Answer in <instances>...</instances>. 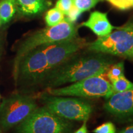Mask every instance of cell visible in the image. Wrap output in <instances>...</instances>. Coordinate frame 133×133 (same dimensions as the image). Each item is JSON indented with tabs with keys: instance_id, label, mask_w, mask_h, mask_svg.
<instances>
[{
	"instance_id": "16",
	"label": "cell",
	"mask_w": 133,
	"mask_h": 133,
	"mask_svg": "<svg viewBox=\"0 0 133 133\" xmlns=\"http://www.w3.org/2000/svg\"><path fill=\"white\" fill-rule=\"evenodd\" d=\"M111 83L112 85L114 94L124 92L133 88V83L129 81L124 76L116 79Z\"/></svg>"
},
{
	"instance_id": "13",
	"label": "cell",
	"mask_w": 133,
	"mask_h": 133,
	"mask_svg": "<svg viewBox=\"0 0 133 133\" xmlns=\"http://www.w3.org/2000/svg\"><path fill=\"white\" fill-rule=\"evenodd\" d=\"M15 0H3L0 3V19L2 24L11 21L16 11Z\"/></svg>"
},
{
	"instance_id": "19",
	"label": "cell",
	"mask_w": 133,
	"mask_h": 133,
	"mask_svg": "<svg viewBox=\"0 0 133 133\" xmlns=\"http://www.w3.org/2000/svg\"><path fill=\"white\" fill-rule=\"evenodd\" d=\"M94 133H116V128L112 122H107L92 131Z\"/></svg>"
},
{
	"instance_id": "26",
	"label": "cell",
	"mask_w": 133,
	"mask_h": 133,
	"mask_svg": "<svg viewBox=\"0 0 133 133\" xmlns=\"http://www.w3.org/2000/svg\"><path fill=\"white\" fill-rule=\"evenodd\" d=\"M0 133H3V132H2V131H1V129H0Z\"/></svg>"
},
{
	"instance_id": "21",
	"label": "cell",
	"mask_w": 133,
	"mask_h": 133,
	"mask_svg": "<svg viewBox=\"0 0 133 133\" xmlns=\"http://www.w3.org/2000/svg\"><path fill=\"white\" fill-rule=\"evenodd\" d=\"M73 4L74 0H57L56 8L64 15H66Z\"/></svg>"
},
{
	"instance_id": "4",
	"label": "cell",
	"mask_w": 133,
	"mask_h": 133,
	"mask_svg": "<svg viewBox=\"0 0 133 133\" xmlns=\"http://www.w3.org/2000/svg\"><path fill=\"white\" fill-rule=\"evenodd\" d=\"M47 94L56 96H71L83 98L105 97L114 94L112 83L103 75L92 76L61 88H48Z\"/></svg>"
},
{
	"instance_id": "12",
	"label": "cell",
	"mask_w": 133,
	"mask_h": 133,
	"mask_svg": "<svg viewBox=\"0 0 133 133\" xmlns=\"http://www.w3.org/2000/svg\"><path fill=\"white\" fill-rule=\"evenodd\" d=\"M15 2L21 12L28 16L42 12L51 4L47 0H15Z\"/></svg>"
},
{
	"instance_id": "15",
	"label": "cell",
	"mask_w": 133,
	"mask_h": 133,
	"mask_svg": "<svg viewBox=\"0 0 133 133\" xmlns=\"http://www.w3.org/2000/svg\"><path fill=\"white\" fill-rule=\"evenodd\" d=\"M124 66L123 62L114 63L110 66L107 71V75L111 83L124 75Z\"/></svg>"
},
{
	"instance_id": "9",
	"label": "cell",
	"mask_w": 133,
	"mask_h": 133,
	"mask_svg": "<svg viewBox=\"0 0 133 133\" xmlns=\"http://www.w3.org/2000/svg\"><path fill=\"white\" fill-rule=\"evenodd\" d=\"M86 44L85 39L78 36L71 39L44 44L39 47L45 54L51 71L76 54Z\"/></svg>"
},
{
	"instance_id": "22",
	"label": "cell",
	"mask_w": 133,
	"mask_h": 133,
	"mask_svg": "<svg viewBox=\"0 0 133 133\" xmlns=\"http://www.w3.org/2000/svg\"><path fill=\"white\" fill-rule=\"evenodd\" d=\"M74 133H88V130L87 128V121H83L82 126L79 128Z\"/></svg>"
},
{
	"instance_id": "11",
	"label": "cell",
	"mask_w": 133,
	"mask_h": 133,
	"mask_svg": "<svg viewBox=\"0 0 133 133\" xmlns=\"http://www.w3.org/2000/svg\"><path fill=\"white\" fill-rule=\"evenodd\" d=\"M81 26L90 29L99 38L108 35L112 32L113 30L116 29L109 22L107 13L99 11L91 12L89 19L83 22Z\"/></svg>"
},
{
	"instance_id": "17",
	"label": "cell",
	"mask_w": 133,
	"mask_h": 133,
	"mask_svg": "<svg viewBox=\"0 0 133 133\" xmlns=\"http://www.w3.org/2000/svg\"><path fill=\"white\" fill-rule=\"evenodd\" d=\"M101 0H74V5L81 12H85L94 8Z\"/></svg>"
},
{
	"instance_id": "23",
	"label": "cell",
	"mask_w": 133,
	"mask_h": 133,
	"mask_svg": "<svg viewBox=\"0 0 133 133\" xmlns=\"http://www.w3.org/2000/svg\"><path fill=\"white\" fill-rule=\"evenodd\" d=\"M118 133H133V125L124 128Z\"/></svg>"
},
{
	"instance_id": "18",
	"label": "cell",
	"mask_w": 133,
	"mask_h": 133,
	"mask_svg": "<svg viewBox=\"0 0 133 133\" xmlns=\"http://www.w3.org/2000/svg\"><path fill=\"white\" fill-rule=\"evenodd\" d=\"M119 10H126L133 7V0H105Z\"/></svg>"
},
{
	"instance_id": "25",
	"label": "cell",
	"mask_w": 133,
	"mask_h": 133,
	"mask_svg": "<svg viewBox=\"0 0 133 133\" xmlns=\"http://www.w3.org/2000/svg\"><path fill=\"white\" fill-rule=\"evenodd\" d=\"M1 19H0V25H1Z\"/></svg>"
},
{
	"instance_id": "27",
	"label": "cell",
	"mask_w": 133,
	"mask_h": 133,
	"mask_svg": "<svg viewBox=\"0 0 133 133\" xmlns=\"http://www.w3.org/2000/svg\"><path fill=\"white\" fill-rule=\"evenodd\" d=\"M0 99H1V96H0Z\"/></svg>"
},
{
	"instance_id": "5",
	"label": "cell",
	"mask_w": 133,
	"mask_h": 133,
	"mask_svg": "<svg viewBox=\"0 0 133 133\" xmlns=\"http://www.w3.org/2000/svg\"><path fill=\"white\" fill-rule=\"evenodd\" d=\"M87 44L88 51L129 57L133 49V21Z\"/></svg>"
},
{
	"instance_id": "2",
	"label": "cell",
	"mask_w": 133,
	"mask_h": 133,
	"mask_svg": "<svg viewBox=\"0 0 133 133\" xmlns=\"http://www.w3.org/2000/svg\"><path fill=\"white\" fill-rule=\"evenodd\" d=\"M78 36V27L64 19L62 22L35 32L21 43L17 52L15 64L23 56L35 48L44 44L71 39Z\"/></svg>"
},
{
	"instance_id": "10",
	"label": "cell",
	"mask_w": 133,
	"mask_h": 133,
	"mask_svg": "<svg viewBox=\"0 0 133 133\" xmlns=\"http://www.w3.org/2000/svg\"><path fill=\"white\" fill-rule=\"evenodd\" d=\"M107 100L104 104L106 112L119 120H133V88L115 93Z\"/></svg>"
},
{
	"instance_id": "3",
	"label": "cell",
	"mask_w": 133,
	"mask_h": 133,
	"mask_svg": "<svg viewBox=\"0 0 133 133\" xmlns=\"http://www.w3.org/2000/svg\"><path fill=\"white\" fill-rule=\"evenodd\" d=\"M73 124L50 111L45 106L38 107L19 124L17 133H71Z\"/></svg>"
},
{
	"instance_id": "7",
	"label": "cell",
	"mask_w": 133,
	"mask_h": 133,
	"mask_svg": "<svg viewBox=\"0 0 133 133\" xmlns=\"http://www.w3.org/2000/svg\"><path fill=\"white\" fill-rule=\"evenodd\" d=\"M41 100L54 114L69 121H88L93 111L90 103L75 97L43 94Z\"/></svg>"
},
{
	"instance_id": "8",
	"label": "cell",
	"mask_w": 133,
	"mask_h": 133,
	"mask_svg": "<svg viewBox=\"0 0 133 133\" xmlns=\"http://www.w3.org/2000/svg\"><path fill=\"white\" fill-rule=\"evenodd\" d=\"M38 107L31 96L13 94L3 100L0 105V126L8 130L19 125Z\"/></svg>"
},
{
	"instance_id": "1",
	"label": "cell",
	"mask_w": 133,
	"mask_h": 133,
	"mask_svg": "<svg viewBox=\"0 0 133 133\" xmlns=\"http://www.w3.org/2000/svg\"><path fill=\"white\" fill-rule=\"evenodd\" d=\"M107 55L95 52L81 56L75 54L52 70L44 81L45 84L49 88H57L92 76L104 75L115 62V60Z\"/></svg>"
},
{
	"instance_id": "6",
	"label": "cell",
	"mask_w": 133,
	"mask_h": 133,
	"mask_svg": "<svg viewBox=\"0 0 133 133\" xmlns=\"http://www.w3.org/2000/svg\"><path fill=\"white\" fill-rule=\"evenodd\" d=\"M14 79L29 85L44 82L51 72L40 47L30 51L14 65Z\"/></svg>"
},
{
	"instance_id": "20",
	"label": "cell",
	"mask_w": 133,
	"mask_h": 133,
	"mask_svg": "<svg viewBox=\"0 0 133 133\" xmlns=\"http://www.w3.org/2000/svg\"><path fill=\"white\" fill-rule=\"evenodd\" d=\"M81 14H82V12H81L80 10L78 8H76L75 5L73 4L69 12H68L66 15H65L66 17L65 19L66 21L70 22L74 24L78 19V18L80 17Z\"/></svg>"
},
{
	"instance_id": "24",
	"label": "cell",
	"mask_w": 133,
	"mask_h": 133,
	"mask_svg": "<svg viewBox=\"0 0 133 133\" xmlns=\"http://www.w3.org/2000/svg\"><path fill=\"white\" fill-rule=\"evenodd\" d=\"M129 57L132 58V59H133V49H132V51H131L130 56H129Z\"/></svg>"
},
{
	"instance_id": "14",
	"label": "cell",
	"mask_w": 133,
	"mask_h": 133,
	"mask_svg": "<svg viewBox=\"0 0 133 133\" xmlns=\"http://www.w3.org/2000/svg\"><path fill=\"white\" fill-rule=\"evenodd\" d=\"M65 19V15L56 7L49 9L46 13L44 20L48 26H52L60 24Z\"/></svg>"
}]
</instances>
